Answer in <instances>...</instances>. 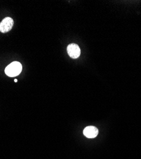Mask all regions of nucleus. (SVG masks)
<instances>
[{
	"label": "nucleus",
	"instance_id": "nucleus-1",
	"mask_svg": "<svg viewBox=\"0 0 141 159\" xmlns=\"http://www.w3.org/2000/svg\"><path fill=\"white\" fill-rule=\"evenodd\" d=\"M22 64L17 61L10 64L5 68V72L6 75L10 77H15L18 76L22 71Z\"/></svg>",
	"mask_w": 141,
	"mask_h": 159
},
{
	"label": "nucleus",
	"instance_id": "nucleus-2",
	"mask_svg": "<svg viewBox=\"0 0 141 159\" xmlns=\"http://www.w3.org/2000/svg\"><path fill=\"white\" fill-rule=\"evenodd\" d=\"M14 20L11 17L5 18L0 23V31L3 33L10 31L14 25Z\"/></svg>",
	"mask_w": 141,
	"mask_h": 159
},
{
	"label": "nucleus",
	"instance_id": "nucleus-3",
	"mask_svg": "<svg viewBox=\"0 0 141 159\" xmlns=\"http://www.w3.org/2000/svg\"><path fill=\"white\" fill-rule=\"evenodd\" d=\"M68 54L73 59L78 58L81 54V50L78 45L75 43L69 44L67 48Z\"/></svg>",
	"mask_w": 141,
	"mask_h": 159
},
{
	"label": "nucleus",
	"instance_id": "nucleus-4",
	"mask_svg": "<svg viewBox=\"0 0 141 159\" xmlns=\"http://www.w3.org/2000/svg\"><path fill=\"white\" fill-rule=\"evenodd\" d=\"M99 133L98 129L94 126H88L83 130V134L88 138H94Z\"/></svg>",
	"mask_w": 141,
	"mask_h": 159
},
{
	"label": "nucleus",
	"instance_id": "nucleus-5",
	"mask_svg": "<svg viewBox=\"0 0 141 159\" xmlns=\"http://www.w3.org/2000/svg\"><path fill=\"white\" fill-rule=\"evenodd\" d=\"M14 82H17V79H15V80H14Z\"/></svg>",
	"mask_w": 141,
	"mask_h": 159
}]
</instances>
